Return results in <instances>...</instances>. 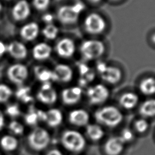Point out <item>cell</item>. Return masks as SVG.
Instances as JSON below:
<instances>
[{
  "label": "cell",
  "mask_w": 155,
  "mask_h": 155,
  "mask_svg": "<svg viewBox=\"0 0 155 155\" xmlns=\"http://www.w3.org/2000/svg\"><path fill=\"white\" fill-rule=\"evenodd\" d=\"M139 89L142 93L145 95L155 94V78L148 77L143 79L140 83Z\"/></svg>",
  "instance_id": "484cf974"
},
{
  "label": "cell",
  "mask_w": 155,
  "mask_h": 155,
  "mask_svg": "<svg viewBox=\"0 0 155 155\" xmlns=\"http://www.w3.org/2000/svg\"><path fill=\"white\" fill-rule=\"evenodd\" d=\"M19 145V142L16 136L12 134L4 135L0 139V145L2 150L10 152L15 150Z\"/></svg>",
  "instance_id": "cb8c5ba5"
},
{
  "label": "cell",
  "mask_w": 155,
  "mask_h": 155,
  "mask_svg": "<svg viewBox=\"0 0 155 155\" xmlns=\"http://www.w3.org/2000/svg\"><path fill=\"white\" fill-rule=\"evenodd\" d=\"M8 128L11 134L15 136H20L24 132V127L22 124L16 120H12L8 124Z\"/></svg>",
  "instance_id": "f546056e"
},
{
  "label": "cell",
  "mask_w": 155,
  "mask_h": 155,
  "mask_svg": "<svg viewBox=\"0 0 155 155\" xmlns=\"http://www.w3.org/2000/svg\"><path fill=\"white\" fill-rule=\"evenodd\" d=\"M125 144L131 142L134 138V132L128 128H124L119 136Z\"/></svg>",
  "instance_id": "836d02e7"
},
{
  "label": "cell",
  "mask_w": 155,
  "mask_h": 155,
  "mask_svg": "<svg viewBox=\"0 0 155 155\" xmlns=\"http://www.w3.org/2000/svg\"><path fill=\"white\" fill-rule=\"evenodd\" d=\"M4 124H5L4 116L2 111L0 110V131L4 128Z\"/></svg>",
  "instance_id": "ab89813d"
},
{
  "label": "cell",
  "mask_w": 155,
  "mask_h": 155,
  "mask_svg": "<svg viewBox=\"0 0 155 155\" xmlns=\"http://www.w3.org/2000/svg\"><path fill=\"white\" fill-rule=\"evenodd\" d=\"M96 69L101 78L107 83L111 84H116L122 78V71L119 68L108 65L104 62H98L96 65Z\"/></svg>",
  "instance_id": "8992f818"
},
{
  "label": "cell",
  "mask_w": 155,
  "mask_h": 155,
  "mask_svg": "<svg viewBox=\"0 0 155 155\" xmlns=\"http://www.w3.org/2000/svg\"><path fill=\"white\" fill-rule=\"evenodd\" d=\"M33 7L39 11H44L50 5V0H33Z\"/></svg>",
  "instance_id": "e575fe53"
},
{
  "label": "cell",
  "mask_w": 155,
  "mask_h": 155,
  "mask_svg": "<svg viewBox=\"0 0 155 155\" xmlns=\"http://www.w3.org/2000/svg\"><path fill=\"white\" fill-rule=\"evenodd\" d=\"M2 6L1 3L0 2V13H1V12L2 11Z\"/></svg>",
  "instance_id": "7bdbcfd3"
},
{
  "label": "cell",
  "mask_w": 155,
  "mask_h": 155,
  "mask_svg": "<svg viewBox=\"0 0 155 155\" xmlns=\"http://www.w3.org/2000/svg\"><path fill=\"white\" fill-rule=\"evenodd\" d=\"M113 1H118V0H113Z\"/></svg>",
  "instance_id": "ee69618b"
},
{
  "label": "cell",
  "mask_w": 155,
  "mask_h": 155,
  "mask_svg": "<svg viewBox=\"0 0 155 155\" xmlns=\"http://www.w3.org/2000/svg\"><path fill=\"white\" fill-rule=\"evenodd\" d=\"M123 114L119 108L114 106H104L94 113V118L99 124L105 127L114 128L121 124Z\"/></svg>",
  "instance_id": "6da1fadb"
},
{
  "label": "cell",
  "mask_w": 155,
  "mask_h": 155,
  "mask_svg": "<svg viewBox=\"0 0 155 155\" xmlns=\"http://www.w3.org/2000/svg\"><path fill=\"white\" fill-rule=\"evenodd\" d=\"M8 79L16 85H22L27 79L28 70L22 64H15L10 65L7 70Z\"/></svg>",
  "instance_id": "9c48e42d"
},
{
  "label": "cell",
  "mask_w": 155,
  "mask_h": 155,
  "mask_svg": "<svg viewBox=\"0 0 155 155\" xmlns=\"http://www.w3.org/2000/svg\"><path fill=\"white\" fill-rule=\"evenodd\" d=\"M59 32V29L53 24H47L42 30V35L47 39L53 40L54 39Z\"/></svg>",
  "instance_id": "f1b7e54d"
},
{
  "label": "cell",
  "mask_w": 155,
  "mask_h": 155,
  "mask_svg": "<svg viewBox=\"0 0 155 155\" xmlns=\"http://www.w3.org/2000/svg\"><path fill=\"white\" fill-rule=\"evenodd\" d=\"M134 125L135 130L139 133H143L146 132L150 127L148 120L143 117L136 120Z\"/></svg>",
  "instance_id": "1f68e13d"
},
{
  "label": "cell",
  "mask_w": 155,
  "mask_h": 155,
  "mask_svg": "<svg viewBox=\"0 0 155 155\" xmlns=\"http://www.w3.org/2000/svg\"><path fill=\"white\" fill-rule=\"evenodd\" d=\"M36 97L41 103L50 105L56 102L58 95L56 90L53 88L51 82H45L42 83L37 93Z\"/></svg>",
  "instance_id": "30bf717a"
},
{
  "label": "cell",
  "mask_w": 155,
  "mask_h": 155,
  "mask_svg": "<svg viewBox=\"0 0 155 155\" xmlns=\"http://www.w3.org/2000/svg\"><path fill=\"white\" fill-rule=\"evenodd\" d=\"M125 145L119 136L111 137L104 145V151L107 155H119L122 153Z\"/></svg>",
  "instance_id": "2e32d148"
},
{
  "label": "cell",
  "mask_w": 155,
  "mask_h": 155,
  "mask_svg": "<svg viewBox=\"0 0 155 155\" xmlns=\"http://www.w3.org/2000/svg\"><path fill=\"white\" fill-rule=\"evenodd\" d=\"M138 102L139 96L136 93L133 92L125 93L119 98L120 105L126 110H131L134 108Z\"/></svg>",
  "instance_id": "7402d4cb"
},
{
  "label": "cell",
  "mask_w": 155,
  "mask_h": 155,
  "mask_svg": "<svg viewBox=\"0 0 155 155\" xmlns=\"http://www.w3.org/2000/svg\"><path fill=\"white\" fill-rule=\"evenodd\" d=\"M31 13V8L26 0L18 1L13 7L12 15L14 20L22 21L27 19Z\"/></svg>",
  "instance_id": "4fadbf2b"
},
{
  "label": "cell",
  "mask_w": 155,
  "mask_h": 155,
  "mask_svg": "<svg viewBox=\"0 0 155 155\" xmlns=\"http://www.w3.org/2000/svg\"><path fill=\"white\" fill-rule=\"evenodd\" d=\"M7 51V45L1 41H0V59L4 55Z\"/></svg>",
  "instance_id": "74e56055"
},
{
  "label": "cell",
  "mask_w": 155,
  "mask_h": 155,
  "mask_svg": "<svg viewBox=\"0 0 155 155\" xmlns=\"http://www.w3.org/2000/svg\"><path fill=\"white\" fill-rule=\"evenodd\" d=\"M13 91L12 88L5 84H0V103L7 102L12 97Z\"/></svg>",
  "instance_id": "4dcf8cb0"
},
{
  "label": "cell",
  "mask_w": 155,
  "mask_h": 155,
  "mask_svg": "<svg viewBox=\"0 0 155 155\" xmlns=\"http://www.w3.org/2000/svg\"><path fill=\"white\" fill-rule=\"evenodd\" d=\"M34 73L36 78L42 83L52 81V71L43 66H36Z\"/></svg>",
  "instance_id": "4316f807"
},
{
  "label": "cell",
  "mask_w": 155,
  "mask_h": 155,
  "mask_svg": "<svg viewBox=\"0 0 155 155\" xmlns=\"http://www.w3.org/2000/svg\"><path fill=\"white\" fill-rule=\"evenodd\" d=\"M85 30L93 35L102 33L106 28L105 19L100 15L95 13L89 14L86 16L84 22Z\"/></svg>",
  "instance_id": "ba28073f"
},
{
  "label": "cell",
  "mask_w": 155,
  "mask_h": 155,
  "mask_svg": "<svg viewBox=\"0 0 155 155\" xmlns=\"http://www.w3.org/2000/svg\"><path fill=\"white\" fill-rule=\"evenodd\" d=\"M61 142L67 150L72 153L81 152L86 146L85 137L82 133L74 130L64 131L62 134Z\"/></svg>",
  "instance_id": "7a4b0ae2"
},
{
  "label": "cell",
  "mask_w": 155,
  "mask_h": 155,
  "mask_svg": "<svg viewBox=\"0 0 155 155\" xmlns=\"http://www.w3.org/2000/svg\"><path fill=\"white\" fill-rule=\"evenodd\" d=\"M44 114L45 111L31 107L24 115V120L27 125L36 127L39 122H44Z\"/></svg>",
  "instance_id": "ffe728a7"
},
{
  "label": "cell",
  "mask_w": 155,
  "mask_h": 155,
  "mask_svg": "<svg viewBox=\"0 0 155 155\" xmlns=\"http://www.w3.org/2000/svg\"><path fill=\"white\" fill-rule=\"evenodd\" d=\"M50 139V135L47 130L40 127H36L29 133L27 142L33 150L40 151L48 147Z\"/></svg>",
  "instance_id": "277c9868"
},
{
  "label": "cell",
  "mask_w": 155,
  "mask_h": 155,
  "mask_svg": "<svg viewBox=\"0 0 155 155\" xmlns=\"http://www.w3.org/2000/svg\"><path fill=\"white\" fill-rule=\"evenodd\" d=\"M39 27L38 23L30 22L24 25L20 29L19 34L21 37L26 41L35 40L39 35Z\"/></svg>",
  "instance_id": "ac0fdd59"
},
{
  "label": "cell",
  "mask_w": 155,
  "mask_h": 155,
  "mask_svg": "<svg viewBox=\"0 0 155 155\" xmlns=\"http://www.w3.org/2000/svg\"><path fill=\"white\" fill-rule=\"evenodd\" d=\"M45 155H63V154L58 149H52L49 150Z\"/></svg>",
  "instance_id": "f35d334b"
},
{
  "label": "cell",
  "mask_w": 155,
  "mask_h": 155,
  "mask_svg": "<svg viewBox=\"0 0 155 155\" xmlns=\"http://www.w3.org/2000/svg\"><path fill=\"white\" fill-rule=\"evenodd\" d=\"M139 113L143 118L155 116V99H150L144 101L139 108Z\"/></svg>",
  "instance_id": "d4e9b609"
},
{
  "label": "cell",
  "mask_w": 155,
  "mask_h": 155,
  "mask_svg": "<svg viewBox=\"0 0 155 155\" xmlns=\"http://www.w3.org/2000/svg\"><path fill=\"white\" fill-rule=\"evenodd\" d=\"M7 51L13 58L18 60L25 59L28 54L26 46L17 41H12L7 45Z\"/></svg>",
  "instance_id": "e0dca14e"
},
{
  "label": "cell",
  "mask_w": 155,
  "mask_h": 155,
  "mask_svg": "<svg viewBox=\"0 0 155 155\" xmlns=\"http://www.w3.org/2000/svg\"><path fill=\"white\" fill-rule=\"evenodd\" d=\"M86 134L93 141L101 140L105 135V131L102 127L96 124H89L86 126Z\"/></svg>",
  "instance_id": "603a6c76"
},
{
  "label": "cell",
  "mask_w": 155,
  "mask_h": 155,
  "mask_svg": "<svg viewBox=\"0 0 155 155\" xmlns=\"http://www.w3.org/2000/svg\"><path fill=\"white\" fill-rule=\"evenodd\" d=\"M79 71L81 76H83L90 71V68L85 64H81L79 66Z\"/></svg>",
  "instance_id": "8d00e7d4"
},
{
  "label": "cell",
  "mask_w": 155,
  "mask_h": 155,
  "mask_svg": "<svg viewBox=\"0 0 155 155\" xmlns=\"http://www.w3.org/2000/svg\"><path fill=\"white\" fill-rule=\"evenodd\" d=\"M87 96L90 104L99 105L105 102L109 97V89L104 85L97 84L88 88Z\"/></svg>",
  "instance_id": "52a82bcc"
},
{
  "label": "cell",
  "mask_w": 155,
  "mask_h": 155,
  "mask_svg": "<svg viewBox=\"0 0 155 155\" xmlns=\"http://www.w3.org/2000/svg\"><path fill=\"white\" fill-rule=\"evenodd\" d=\"M84 8L85 5L82 2H78L71 5H62L57 12L58 19L63 24H74L77 22L80 13Z\"/></svg>",
  "instance_id": "3957f363"
},
{
  "label": "cell",
  "mask_w": 155,
  "mask_h": 155,
  "mask_svg": "<svg viewBox=\"0 0 155 155\" xmlns=\"http://www.w3.org/2000/svg\"><path fill=\"white\" fill-rule=\"evenodd\" d=\"M76 46L74 41L68 38H64L59 40L56 45L57 54L61 58H71L75 52Z\"/></svg>",
  "instance_id": "7c38bea8"
},
{
  "label": "cell",
  "mask_w": 155,
  "mask_h": 155,
  "mask_svg": "<svg viewBox=\"0 0 155 155\" xmlns=\"http://www.w3.org/2000/svg\"><path fill=\"white\" fill-rule=\"evenodd\" d=\"M73 70L70 66L64 64H59L52 70V81L67 83L73 78Z\"/></svg>",
  "instance_id": "8fae6325"
},
{
  "label": "cell",
  "mask_w": 155,
  "mask_h": 155,
  "mask_svg": "<svg viewBox=\"0 0 155 155\" xmlns=\"http://www.w3.org/2000/svg\"><path fill=\"white\" fill-rule=\"evenodd\" d=\"M151 39H152V41H153V43L155 44V34H154V35H153L152 36Z\"/></svg>",
  "instance_id": "b9f144b4"
},
{
  "label": "cell",
  "mask_w": 155,
  "mask_h": 155,
  "mask_svg": "<svg viewBox=\"0 0 155 155\" xmlns=\"http://www.w3.org/2000/svg\"><path fill=\"white\" fill-rule=\"evenodd\" d=\"M63 120V114L61 110L53 108L45 111L44 122L50 127H57L60 125Z\"/></svg>",
  "instance_id": "d6986e66"
},
{
  "label": "cell",
  "mask_w": 155,
  "mask_h": 155,
  "mask_svg": "<svg viewBox=\"0 0 155 155\" xmlns=\"http://www.w3.org/2000/svg\"><path fill=\"white\" fill-rule=\"evenodd\" d=\"M82 90L81 87H72L64 89L61 93V98L64 104L71 105L77 104L81 99Z\"/></svg>",
  "instance_id": "5bb4252c"
},
{
  "label": "cell",
  "mask_w": 155,
  "mask_h": 155,
  "mask_svg": "<svg viewBox=\"0 0 155 155\" xmlns=\"http://www.w3.org/2000/svg\"><path fill=\"white\" fill-rule=\"evenodd\" d=\"M88 1L91 2H93V3H97V2H100L101 0H88Z\"/></svg>",
  "instance_id": "60d3db41"
},
{
  "label": "cell",
  "mask_w": 155,
  "mask_h": 155,
  "mask_svg": "<svg viewBox=\"0 0 155 155\" xmlns=\"http://www.w3.org/2000/svg\"><path fill=\"white\" fill-rule=\"evenodd\" d=\"M42 19L47 24H52L51 22L53 21V15L51 14L46 13V14H45V15H44L42 16Z\"/></svg>",
  "instance_id": "d590c367"
},
{
  "label": "cell",
  "mask_w": 155,
  "mask_h": 155,
  "mask_svg": "<svg viewBox=\"0 0 155 155\" xmlns=\"http://www.w3.org/2000/svg\"><path fill=\"white\" fill-rule=\"evenodd\" d=\"M5 113L9 117L16 118L21 115V111L18 104H12L7 106L5 108Z\"/></svg>",
  "instance_id": "d6a6232c"
},
{
  "label": "cell",
  "mask_w": 155,
  "mask_h": 155,
  "mask_svg": "<svg viewBox=\"0 0 155 155\" xmlns=\"http://www.w3.org/2000/svg\"><path fill=\"white\" fill-rule=\"evenodd\" d=\"M68 120L73 125L77 127H86L89 124L90 114L84 109H74L70 112Z\"/></svg>",
  "instance_id": "9a60e30c"
},
{
  "label": "cell",
  "mask_w": 155,
  "mask_h": 155,
  "mask_svg": "<svg viewBox=\"0 0 155 155\" xmlns=\"http://www.w3.org/2000/svg\"><path fill=\"white\" fill-rule=\"evenodd\" d=\"M52 48L45 42H39L36 44L32 50V54L35 59L44 61L47 59L51 55Z\"/></svg>",
  "instance_id": "44dd1931"
},
{
  "label": "cell",
  "mask_w": 155,
  "mask_h": 155,
  "mask_svg": "<svg viewBox=\"0 0 155 155\" xmlns=\"http://www.w3.org/2000/svg\"><path fill=\"white\" fill-rule=\"evenodd\" d=\"M16 97L23 103L31 102L33 100V96L31 94L30 88L28 87H19L16 91Z\"/></svg>",
  "instance_id": "83f0119b"
},
{
  "label": "cell",
  "mask_w": 155,
  "mask_h": 155,
  "mask_svg": "<svg viewBox=\"0 0 155 155\" xmlns=\"http://www.w3.org/2000/svg\"><path fill=\"white\" fill-rule=\"evenodd\" d=\"M104 44L97 39H88L83 42L80 47L82 56L86 60L91 61L100 58L104 53Z\"/></svg>",
  "instance_id": "5b68a950"
}]
</instances>
